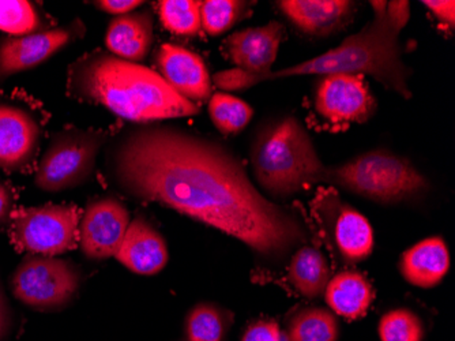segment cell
<instances>
[{"label": "cell", "instance_id": "52a82bcc", "mask_svg": "<svg viewBox=\"0 0 455 341\" xmlns=\"http://www.w3.org/2000/svg\"><path fill=\"white\" fill-rule=\"evenodd\" d=\"M81 284V272L70 261L29 254L20 261L10 286L18 301L37 312L68 306Z\"/></svg>", "mask_w": 455, "mask_h": 341}, {"label": "cell", "instance_id": "9c48e42d", "mask_svg": "<svg viewBox=\"0 0 455 341\" xmlns=\"http://www.w3.org/2000/svg\"><path fill=\"white\" fill-rule=\"evenodd\" d=\"M315 110L333 125L365 123L374 115L377 101L362 74H331L319 82Z\"/></svg>", "mask_w": 455, "mask_h": 341}, {"label": "cell", "instance_id": "3957f363", "mask_svg": "<svg viewBox=\"0 0 455 341\" xmlns=\"http://www.w3.org/2000/svg\"><path fill=\"white\" fill-rule=\"evenodd\" d=\"M68 93L140 125L199 114L196 102L173 91L155 70L107 53H88L70 65Z\"/></svg>", "mask_w": 455, "mask_h": 341}, {"label": "cell", "instance_id": "4dcf8cb0", "mask_svg": "<svg viewBox=\"0 0 455 341\" xmlns=\"http://www.w3.org/2000/svg\"><path fill=\"white\" fill-rule=\"evenodd\" d=\"M142 4L140 0H100L96 2V6L104 12L114 15H124L132 12Z\"/></svg>", "mask_w": 455, "mask_h": 341}, {"label": "cell", "instance_id": "cb8c5ba5", "mask_svg": "<svg viewBox=\"0 0 455 341\" xmlns=\"http://www.w3.org/2000/svg\"><path fill=\"white\" fill-rule=\"evenodd\" d=\"M161 24L173 35L196 36L201 29V2L164 0L158 4Z\"/></svg>", "mask_w": 455, "mask_h": 341}, {"label": "cell", "instance_id": "603a6c76", "mask_svg": "<svg viewBox=\"0 0 455 341\" xmlns=\"http://www.w3.org/2000/svg\"><path fill=\"white\" fill-rule=\"evenodd\" d=\"M209 114L221 134L236 135L251 120L252 109L243 100L219 92L209 100Z\"/></svg>", "mask_w": 455, "mask_h": 341}, {"label": "cell", "instance_id": "1f68e13d", "mask_svg": "<svg viewBox=\"0 0 455 341\" xmlns=\"http://www.w3.org/2000/svg\"><path fill=\"white\" fill-rule=\"evenodd\" d=\"M12 205H14V197L12 190L4 182H0V227L12 220Z\"/></svg>", "mask_w": 455, "mask_h": 341}, {"label": "cell", "instance_id": "7c38bea8", "mask_svg": "<svg viewBox=\"0 0 455 341\" xmlns=\"http://www.w3.org/2000/svg\"><path fill=\"white\" fill-rule=\"evenodd\" d=\"M285 28L278 20L265 27L239 30L225 40L224 53L247 76L257 77L272 71Z\"/></svg>", "mask_w": 455, "mask_h": 341}, {"label": "cell", "instance_id": "2e32d148", "mask_svg": "<svg viewBox=\"0 0 455 341\" xmlns=\"http://www.w3.org/2000/svg\"><path fill=\"white\" fill-rule=\"evenodd\" d=\"M278 6L301 32L318 37L339 29L354 10L347 0H283Z\"/></svg>", "mask_w": 455, "mask_h": 341}, {"label": "cell", "instance_id": "ba28073f", "mask_svg": "<svg viewBox=\"0 0 455 341\" xmlns=\"http://www.w3.org/2000/svg\"><path fill=\"white\" fill-rule=\"evenodd\" d=\"M10 237L20 250L55 257L76 245L79 225L74 205H44L29 207L12 216Z\"/></svg>", "mask_w": 455, "mask_h": 341}, {"label": "cell", "instance_id": "d6986e66", "mask_svg": "<svg viewBox=\"0 0 455 341\" xmlns=\"http://www.w3.org/2000/svg\"><path fill=\"white\" fill-rule=\"evenodd\" d=\"M327 304L336 314L347 320L363 317L374 302V288L359 272H341L327 284Z\"/></svg>", "mask_w": 455, "mask_h": 341}, {"label": "cell", "instance_id": "4fadbf2b", "mask_svg": "<svg viewBox=\"0 0 455 341\" xmlns=\"http://www.w3.org/2000/svg\"><path fill=\"white\" fill-rule=\"evenodd\" d=\"M40 138V123L28 110L0 102V169L14 173L29 166Z\"/></svg>", "mask_w": 455, "mask_h": 341}, {"label": "cell", "instance_id": "9a60e30c", "mask_svg": "<svg viewBox=\"0 0 455 341\" xmlns=\"http://www.w3.org/2000/svg\"><path fill=\"white\" fill-rule=\"evenodd\" d=\"M115 257L129 271L152 276L165 268L170 253L161 233L147 219L135 217Z\"/></svg>", "mask_w": 455, "mask_h": 341}, {"label": "cell", "instance_id": "d4e9b609", "mask_svg": "<svg viewBox=\"0 0 455 341\" xmlns=\"http://www.w3.org/2000/svg\"><path fill=\"white\" fill-rule=\"evenodd\" d=\"M248 4L237 0L201 2V28L212 37L224 35L247 14Z\"/></svg>", "mask_w": 455, "mask_h": 341}, {"label": "cell", "instance_id": "7402d4cb", "mask_svg": "<svg viewBox=\"0 0 455 341\" xmlns=\"http://www.w3.org/2000/svg\"><path fill=\"white\" fill-rule=\"evenodd\" d=\"M339 335V322L333 313L323 307H308L289 322L286 341H337Z\"/></svg>", "mask_w": 455, "mask_h": 341}, {"label": "cell", "instance_id": "ac0fdd59", "mask_svg": "<svg viewBox=\"0 0 455 341\" xmlns=\"http://www.w3.org/2000/svg\"><path fill=\"white\" fill-rule=\"evenodd\" d=\"M106 45L112 55L124 61H143L153 45V18L149 12L117 15L109 22Z\"/></svg>", "mask_w": 455, "mask_h": 341}, {"label": "cell", "instance_id": "d6a6232c", "mask_svg": "<svg viewBox=\"0 0 455 341\" xmlns=\"http://www.w3.org/2000/svg\"><path fill=\"white\" fill-rule=\"evenodd\" d=\"M10 327H12V312H10L4 288L0 286V340L9 333Z\"/></svg>", "mask_w": 455, "mask_h": 341}, {"label": "cell", "instance_id": "5b68a950", "mask_svg": "<svg viewBox=\"0 0 455 341\" xmlns=\"http://www.w3.org/2000/svg\"><path fill=\"white\" fill-rule=\"evenodd\" d=\"M318 183L333 184L382 204L403 201L428 187L406 158L387 150H372L341 166H323Z\"/></svg>", "mask_w": 455, "mask_h": 341}, {"label": "cell", "instance_id": "6da1fadb", "mask_svg": "<svg viewBox=\"0 0 455 341\" xmlns=\"http://www.w3.org/2000/svg\"><path fill=\"white\" fill-rule=\"evenodd\" d=\"M106 169L127 196L211 225L263 257H283L306 238L292 213L267 201L242 161L211 138L170 126H135L109 141Z\"/></svg>", "mask_w": 455, "mask_h": 341}, {"label": "cell", "instance_id": "7a4b0ae2", "mask_svg": "<svg viewBox=\"0 0 455 341\" xmlns=\"http://www.w3.org/2000/svg\"><path fill=\"white\" fill-rule=\"evenodd\" d=\"M374 18L360 32L345 38L339 47L291 68L251 77L243 71H220L213 81L222 91H244L265 81L296 76H331V74H367L378 82L411 99L409 69L401 58L400 33L411 18L409 2H371Z\"/></svg>", "mask_w": 455, "mask_h": 341}, {"label": "cell", "instance_id": "30bf717a", "mask_svg": "<svg viewBox=\"0 0 455 341\" xmlns=\"http://www.w3.org/2000/svg\"><path fill=\"white\" fill-rule=\"evenodd\" d=\"M84 35L85 25L76 20L68 27L6 38L0 43V82L37 68Z\"/></svg>", "mask_w": 455, "mask_h": 341}, {"label": "cell", "instance_id": "277c9868", "mask_svg": "<svg viewBox=\"0 0 455 341\" xmlns=\"http://www.w3.org/2000/svg\"><path fill=\"white\" fill-rule=\"evenodd\" d=\"M258 183L275 196H291L318 183L323 163L301 123L289 117L268 126L251 150Z\"/></svg>", "mask_w": 455, "mask_h": 341}, {"label": "cell", "instance_id": "5bb4252c", "mask_svg": "<svg viewBox=\"0 0 455 341\" xmlns=\"http://www.w3.org/2000/svg\"><path fill=\"white\" fill-rule=\"evenodd\" d=\"M156 61L160 76L184 99L201 102L211 97V76L198 53L179 45H164L156 55Z\"/></svg>", "mask_w": 455, "mask_h": 341}, {"label": "cell", "instance_id": "f1b7e54d", "mask_svg": "<svg viewBox=\"0 0 455 341\" xmlns=\"http://www.w3.org/2000/svg\"><path fill=\"white\" fill-rule=\"evenodd\" d=\"M242 341H286V337L275 322L258 321L245 330Z\"/></svg>", "mask_w": 455, "mask_h": 341}, {"label": "cell", "instance_id": "f546056e", "mask_svg": "<svg viewBox=\"0 0 455 341\" xmlns=\"http://www.w3.org/2000/svg\"><path fill=\"white\" fill-rule=\"evenodd\" d=\"M424 6L431 10L432 14L435 15L444 25L454 28L455 25V4L452 0H427L423 2Z\"/></svg>", "mask_w": 455, "mask_h": 341}, {"label": "cell", "instance_id": "8fae6325", "mask_svg": "<svg viewBox=\"0 0 455 341\" xmlns=\"http://www.w3.org/2000/svg\"><path fill=\"white\" fill-rule=\"evenodd\" d=\"M130 225L129 210L112 197L94 199L81 220V248L94 261L115 257Z\"/></svg>", "mask_w": 455, "mask_h": 341}, {"label": "cell", "instance_id": "484cf974", "mask_svg": "<svg viewBox=\"0 0 455 341\" xmlns=\"http://www.w3.org/2000/svg\"><path fill=\"white\" fill-rule=\"evenodd\" d=\"M43 20L36 7L27 0H0V30L14 36L43 32Z\"/></svg>", "mask_w": 455, "mask_h": 341}, {"label": "cell", "instance_id": "4316f807", "mask_svg": "<svg viewBox=\"0 0 455 341\" xmlns=\"http://www.w3.org/2000/svg\"><path fill=\"white\" fill-rule=\"evenodd\" d=\"M382 341H423L424 325L418 314L408 309L391 310L380 318Z\"/></svg>", "mask_w": 455, "mask_h": 341}, {"label": "cell", "instance_id": "83f0119b", "mask_svg": "<svg viewBox=\"0 0 455 341\" xmlns=\"http://www.w3.org/2000/svg\"><path fill=\"white\" fill-rule=\"evenodd\" d=\"M188 341H221L224 318L217 307L208 304H196L186 321Z\"/></svg>", "mask_w": 455, "mask_h": 341}, {"label": "cell", "instance_id": "44dd1931", "mask_svg": "<svg viewBox=\"0 0 455 341\" xmlns=\"http://www.w3.org/2000/svg\"><path fill=\"white\" fill-rule=\"evenodd\" d=\"M289 281L308 299L322 296L330 281V269L323 254L314 248H301L289 266Z\"/></svg>", "mask_w": 455, "mask_h": 341}, {"label": "cell", "instance_id": "ffe728a7", "mask_svg": "<svg viewBox=\"0 0 455 341\" xmlns=\"http://www.w3.org/2000/svg\"><path fill=\"white\" fill-rule=\"evenodd\" d=\"M336 242L345 260L359 263L372 253L374 231L363 215L347 207L337 219Z\"/></svg>", "mask_w": 455, "mask_h": 341}, {"label": "cell", "instance_id": "8992f818", "mask_svg": "<svg viewBox=\"0 0 455 341\" xmlns=\"http://www.w3.org/2000/svg\"><path fill=\"white\" fill-rule=\"evenodd\" d=\"M109 133L101 130H63L51 140L38 164L35 184L45 193H60L91 179L97 156Z\"/></svg>", "mask_w": 455, "mask_h": 341}, {"label": "cell", "instance_id": "e0dca14e", "mask_svg": "<svg viewBox=\"0 0 455 341\" xmlns=\"http://www.w3.org/2000/svg\"><path fill=\"white\" fill-rule=\"evenodd\" d=\"M449 269V248L439 237L427 238L411 246L403 254L400 261L403 279L419 288L438 286Z\"/></svg>", "mask_w": 455, "mask_h": 341}]
</instances>
